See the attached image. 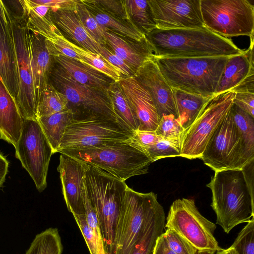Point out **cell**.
<instances>
[{
    "mask_svg": "<svg viewBox=\"0 0 254 254\" xmlns=\"http://www.w3.org/2000/svg\"><path fill=\"white\" fill-rule=\"evenodd\" d=\"M230 57H154V59L172 88L209 97L214 95Z\"/></svg>",
    "mask_w": 254,
    "mask_h": 254,
    "instance_id": "cell-2",
    "label": "cell"
},
{
    "mask_svg": "<svg viewBox=\"0 0 254 254\" xmlns=\"http://www.w3.org/2000/svg\"><path fill=\"white\" fill-rule=\"evenodd\" d=\"M29 46L34 97L37 109L38 103L49 83L53 58L47 49L45 38L37 33L29 31Z\"/></svg>",
    "mask_w": 254,
    "mask_h": 254,
    "instance_id": "cell-19",
    "label": "cell"
},
{
    "mask_svg": "<svg viewBox=\"0 0 254 254\" xmlns=\"http://www.w3.org/2000/svg\"><path fill=\"white\" fill-rule=\"evenodd\" d=\"M156 29L204 27L200 0H148Z\"/></svg>",
    "mask_w": 254,
    "mask_h": 254,
    "instance_id": "cell-15",
    "label": "cell"
},
{
    "mask_svg": "<svg viewBox=\"0 0 254 254\" xmlns=\"http://www.w3.org/2000/svg\"><path fill=\"white\" fill-rule=\"evenodd\" d=\"M73 216L84 237L90 254H98V240L100 237L97 236L93 229L88 225L84 215Z\"/></svg>",
    "mask_w": 254,
    "mask_h": 254,
    "instance_id": "cell-42",
    "label": "cell"
},
{
    "mask_svg": "<svg viewBox=\"0 0 254 254\" xmlns=\"http://www.w3.org/2000/svg\"><path fill=\"white\" fill-rule=\"evenodd\" d=\"M50 14L54 24L76 45L98 54L100 44L96 42L83 25L75 10H52Z\"/></svg>",
    "mask_w": 254,
    "mask_h": 254,
    "instance_id": "cell-21",
    "label": "cell"
},
{
    "mask_svg": "<svg viewBox=\"0 0 254 254\" xmlns=\"http://www.w3.org/2000/svg\"><path fill=\"white\" fill-rule=\"evenodd\" d=\"M15 51L19 83L16 104L23 120H37L26 12L20 0H0Z\"/></svg>",
    "mask_w": 254,
    "mask_h": 254,
    "instance_id": "cell-5",
    "label": "cell"
},
{
    "mask_svg": "<svg viewBox=\"0 0 254 254\" xmlns=\"http://www.w3.org/2000/svg\"><path fill=\"white\" fill-rule=\"evenodd\" d=\"M75 11L84 28L98 44L107 47L105 31L81 0H77Z\"/></svg>",
    "mask_w": 254,
    "mask_h": 254,
    "instance_id": "cell-36",
    "label": "cell"
},
{
    "mask_svg": "<svg viewBox=\"0 0 254 254\" xmlns=\"http://www.w3.org/2000/svg\"><path fill=\"white\" fill-rule=\"evenodd\" d=\"M164 235L176 254H196V252L184 238L173 230L167 229Z\"/></svg>",
    "mask_w": 254,
    "mask_h": 254,
    "instance_id": "cell-41",
    "label": "cell"
},
{
    "mask_svg": "<svg viewBox=\"0 0 254 254\" xmlns=\"http://www.w3.org/2000/svg\"><path fill=\"white\" fill-rule=\"evenodd\" d=\"M93 0L95 3L107 12L124 20L131 21L127 11L124 0Z\"/></svg>",
    "mask_w": 254,
    "mask_h": 254,
    "instance_id": "cell-45",
    "label": "cell"
},
{
    "mask_svg": "<svg viewBox=\"0 0 254 254\" xmlns=\"http://www.w3.org/2000/svg\"><path fill=\"white\" fill-rule=\"evenodd\" d=\"M147 153L153 162L164 158L180 157L181 147L161 137L148 149Z\"/></svg>",
    "mask_w": 254,
    "mask_h": 254,
    "instance_id": "cell-39",
    "label": "cell"
},
{
    "mask_svg": "<svg viewBox=\"0 0 254 254\" xmlns=\"http://www.w3.org/2000/svg\"><path fill=\"white\" fill-rule=\"evenodd\" d=\"M233 104L254 118V93L235 92Z\"/></svg>",
    "mask_w": 254,
    "mask_h": 254,
    "instance_id": "cell-46",
    "label": "cell"
},
{
    "mask_svg": "<svg viewBox=\"0 0 254 254\" xmlns=\"http://www.w3.org/2000/svg\"><path fill=\"white\" fill-rule=\"evenodd\" d=\"M49 82L65 96L68 100L67 108L72 111L73 120L102 118L125 127L115 110L109 94L79 83L53 60Z\"/></svg>",
    "mask_w": 254,
    "mask_h": 254,
    "instance_id": "cell-7",
    "label": "cell"
},
{
    "mask_svg": "<svg viewBox=\"0 0 254 254\" xmlns=\"http://www.w3.org/2000/svg\"><path fill=\"white\" fill-rule=\"evenodd\" d=\"M206 186L212 192L211 206L216 215V223L225 233L254 217V199L241 169L215 172Z\"/></svg>",
    "mask_w": 254,
    "mask_h": 254,
    "instance_id": "cell-3",
    "label": "cell"
},
{
    "mask_svg": "<svg viewBox=\"0 0 254 254\" xmlns=\"http://www.w3.org/2000/svg\"><path fill=\"white\" fill-rule=\"evenodd\" d=\"M98 50L99 55L118 68L121 71L123 77L134 76L135 71L125 61L115 55L108 47L100 45Z\"/></svg>",
    "mask_w": 254,
    "mask_h": 254,
    "instance_id": "cell-43",
    "label": "cell"
},
{
    "mask_svg": "<svg viewBox=\"0 0 254 254\" xmlns=\"http://www.w3.org/2000/svg\"><path fill=\"white\" fill-rule=\"evenodd\" d=\"M115 110L123 126L133 133L139 128L137 119L118 82L113 81L108 90Z\"/></svg>",
    "mask_w": 254,
    "mask_h": 254,
    "instance_id": "cell-31",
    "label": "cell"
},
{
    "mask_svg": "<svg viewBox=\"0 0 254 254\" xmlns=\"http://www.w3.org/2000/svg\"><path fill=\"white\" fill-rule=\"evenodd\" d=\"M161 137L155 131L137 130L126 142L147 155L148 149Z\"/></svg>",
    "mask_w": 254,
    "mask_h": 254,
    "instance_id": "cell-40",
    "label": "cell"
},
{
    "mask_svg": "<svg viewBox=\"0 0 254 254\" xmlns=\"http://www.w3.org/2000/svg\"><path fill=\"white\" fill-rule=\"evenodd\" d=\"M62 252L59 231L50 228L36 236L25 254H62Z\"/></svg>",
    "mask_w": 254,
    "mask_h": 254,
    "instance_id": "cell-34",
    "label": "cell"
},
{
    "mask_svg": "<svg viewBox=\"0 0 254 254\" xmlns=\"http://www.w3.org/2000/svg\"><path fill=\"white\" fill-rule=\"evenodd\" d=\"M165 225V213L157 201L148 212L131 254H153L157 238L162 234Z\"/></svg>",
    "mask_w": 254,
    "mask_h": 254,
    "instance_id": "cell-28",
    "label": "cell"
},
{
    "mask_svg": "<svg viewBox=\"0 0 254 254\" xmlns=\"http://www.w3.org/2000/svg\"><path fill=\"white\" fill-rule=\"evenodd\" d=\"M184 129L178 119L173 115H164L159 121L156 130L157 134L181 147Z\"/></svg>",
    "mask_w": 254,
    "mask_h": 254,
    "instance_id": "cell-37",
    "label": "cell"
},
{
    "mask_svg": "<svg viewBox=\"0 0 254 254\" xmlns=\"http://www.w3.org/2000/svg\"><path fill=\"white\" fill-rule=\"evenodd\" d=\"M178 119L184 130L196 119L206 102L212 96L205 97L173 89Z\"/></svg>",
    "mask_w": 254,
    "mask_h": 254,
    "instance_id": "cell-29",
    "label": "cell"
},
{
    "mask_svg": "<svg viewBox=\"0 0 254 254\" xmlns=\"http://www.w3.org/2000/svg\"><path fill=\"white\" fill-rule=\"evenodd\" d=\"M68 44L81 59L82 63L104 74L114 82H118L123 77L118 68L99 54L86 50L69 40Z\"/></svg>",
    "mask_w": 254,
    "mask_h": 254,
    "instance_id": "cell-33",
    "label": "cell"
},
{
    "mask_svg": "<svg viewBox=\"0 0 254 254\" xmlns=\"http://www.w3.org/2000/svg\"><path fill=\"white\" fill-rule=\"evenodd\" d=\"M8 165L7 159L0 153V187L5 181L8 172Z\"/></svg>",
    "mask_w": 254,
    "mask_h": 254,
    "instance_id": "cell-51",
    "label": "cell"
},
{
    "mask_svg": "<svg viewBox=\"0 0 254 254\" xmlns=\"http://www.w3.org/2000/svg\"><path fill=\"white\" fill-rule=\"evenodd\" d=\"M153 254H176L169 246L164 233L157 238Z\"/></svg>",
    "mask_w": 254,
    "mask_h": 254,
    "instance_id": "cell-49",
    "label": "cell"
},
{
    "mask_svg": "<svg viewBox=\"0 0 254 254\" xmlns=\"http://www.w3.org/2000/svg\"><path fill=\"white\" fill-rule=\"evenodd\" d=\"M2 14V8H1V3H0V16Z\"/></svg>",
    "mask_w": 254,
    "mask_h": 254,
    "instance_id": "cell-54",
    "label": "cell"
},
{
    "mask_svg": "<svg viewBox=\"0 0 254 254\" xmlns=\"http://www.w3.org/2000/svg\"><path fill=\"white\" fill-rule=\"evenodd\" d=\"M138 121V130L155 131L160 118L147 91L134 76L122 77L118 81Z\"/></svg>",
    "mask_w": 254,
    "mask_h": 254,
    "instance_id": "cell-18",
    "label": "cell"
},
{
    "mask_svg": "<svg viewBox=\"0 0 254 254\" xmlns=\"http://www.w3.org/2000/svg\"><path fill=\"white\" fill-rule=\"evenodd\" d=\"M204 26L221 36L254 40V5L248 0H200Z\"/></svg>",
    "mask_w": 254,
    "mask_h": 254,
    "instance_id": "cell-9",
    "label": "cell"
},
{
    "mask_svg": "<svg viewBox=\"0 0 254 254\" xmlns=\"http://www.w3.org/2000/svg\"><path fill=\"white\" fill-rule=\"evenodd\" d=\"M130 20L146 36L156 29L148 0H124Z\"/></svg>",
    "mask_w": 254,
    "mask_h": 254,
    "instance_id": "cell-32",
    "label": "cell"
},
{
    "mask_svg": "<svg viewBox=\"0 0 254 254\" xmlns=\"http://www.w3.org/2000/svg\"><path fill=\"white\" fill-rule=\"evenodd\" d=\"M254 43L251 42L249 48L243 53L228 59L214 95L231 90L248 75L254 73Z\"/></svg>",
    "mask_w": 254,
    "mask_h": 254,
    "instance_id": "cell-23",
    "label": "cell"
},
{
    "mask_svg": "<svg viewBox=\"0 0 254 254\" xmlns=\"http://www.w3.org/2000/svg\"><path fill=\"white\" fill-rule=\"evenodd\" d=\"M231 247L238 254H254V217L240 232Z\"/></svg>",
    "mask_w": 254,
    "mask_h": 254,
    "instance_id": "cell-38",
    "label": "cell"
},
{
    "mask_svg": "<svg viewBox=\"0 0 254 254\" xmlns=\"http://www.w3.org/2000/svg\"><path fill=\"white\" fill-rule=\"evenodd\" d=\"M73 119V114L68 108L49 116L37 119L52 148L54 154L58 152L66 128Z\"/></svg>",
    "mask_w": 254,
    "mask_h": 254,
    "instance_id": "cell-30",
    "label": "cell"
},
{
    "mask_svg": "<svg viewBox=\"0 0 254 254\" xmlns=\"http://www.w3.org/2000/svg\"><path fill=\"white\" fill-rule=\"evenodd\" d=\"M85 165L84 183L97 213L105 248L108 254H114L116 225L128 186L125 182L85 163Z\"/></svg>",
    "mask_w": 254,
    "mask_h": 254,
    "instance_id": "cell-6",
    "label": "cell"
},
{
    "mask_svg": "<svg viewBox=\"0 0 254 254\" xmlns=\"http://www.w3.org/2000/svg\"><path fill=\"white\" fill-rule=\"evenodd\" d=\"M239 142L238 128L230 109L213 133L200 159L214 172L237 169Z\"/></svg>",
    "mask_w": 254,
    "mask_h": 254,
    "instance_id": "cell-14",
    "label": "cell"
},
{
    "mask_svg": "<svg viewBox=\"0 0 254 254\" xmlns=\"http://www.w3.org/2000/svg\"><path fill=\"white\" fill-rule=\"evenodd\" d=\"M52 58L55 63L79 83L109 94V88L114 81L104 74L72 58L62 56Z\"/></svg>",
    "mask_w": 254,
    "mask_h": 254,
    "instance_id": "cell-25",
    "label": "cell"
},
{
    "mask_svg": "<svg viewBox=\"0 0 254 254\" xmlns=\"http://www.w3.org/2000/svg\"><path fill=\"white\" fill-rule=\"evenodd\" d=\"M235 92L229 91L214 95L204 105L199 115L183 133L180 157L200 158L213 133L233 104Z\"/></svg>",
    "mask_w": 254,
    "mask_h": 254,
    "instance_id": "cell-10",
    "label": "cell"
},
{
    "mask_svg": "<svg viewBox=\"0 0 254 254\" xmlns=\"http://www.w3.org/2000/svg\"><path fill=\"white\" fill-rule=\"evenodd\" d=\"M165 226L184 238L196 254H215L222 249L214 236L216 225L199 212L193 199L175 200L170 207Z\"/></svg>",
    "mask_w": 254,
    "mask_h": 254,
    "instance_id": "cell-8",
    "label": "cell"
},
{
    "mask_svg": "<svg viewBox=\"0 0 254 254\" xmlns=\"http://www.w3.org/2000/svg\"><path fill=\"white\" fill-rule=\"evenodd\" d=\"M134 77L150 94L160 119L169 115L177 118L172 88L162 74L154 56L144 62Z\"/></svg>",
    "mask_w": 254,
    "mask_h": 254,
    "instance_id": "cell-16",
    "label": "cell"
},
{
    "mask_svg": "<svg viewBox=\"0 0 254 254\" xmlns=\"http://www.w3.org/2000/svg\"><path fill=\"white\" fill-rule=\"evenodd\" d=\"M157 201L153 192L127 188L116 228L114 254H131L146 215Z\"/></svg>",
    "mask_w": 254,
    "mask_h": 254,
    "instance_id": "cell-11",
    "label": "cell"
},
{
    "mask_svg": "<svg viewBox=\"0 0 254 254\" xmlns=\"http://www.w3.org/2000/svg\"><path fill=\"white\" fill-rule=\"evenodd\" d=\"M155 57H230L243 53L230 38L205 27L155 29L146 36Z\"/></svg>",
    "mask_w": 254,
    "mask_h": 254,
    "instance_id": "cell-1",
    "label": "cell"
},
{
    "mask_svg": "<svg viewBox=\"0 0 254 254\" xmlns=\"http://www.w3.org/2000/svg\"><path fill=\"white\" fill-rule=\"evenodd\" d=\"M82 195L86 220L97 236L98 237L102 236L97 213L88 197L84 183V179Z\"/></svg>",
    "mask_w": 254,
    "mask_h": 254,
    "instance_id": "cell-44",
    "label": "cell"
},
{
    "mask_svg": "<svg viewBox=\"0 0 254 254\" xmlns=\"http://www.w3.org/2000/svg\"><path fill=\"white\" fill-rule=\"evenodd\" d=\"M57 170L67 208L72 215H84L82 190L85 174V163L61 154Z\"/></svg>",
    "mask_w": 254,
    "mask_h": 254,
    "instance_id": "cell-17",
    "label": "cell"
},
{
    "mask_svg": "<svg viewBox=\"0 0 254 254\" xmlns=\"http://www.w3.org/2000/svg\"><path fill=\"white\" fill-rule=\"evenodd\" d=\"M105 32L114 33L136 42L146 39V36L131 21L124 20L103 10L93 0H81Z\"/></svg>",
    "mask_w": 254,
    "mask_h": 254,
    "instance_id": "cell-26",
    "label": "cell"
},
{
    "mask_svg": "<svg viewBox=\"0 0 254 254\" xmlns=\"http://www.w3.org/2000/svg\"><path fill=\"white\" fill-rule=\"evenodd\" d=\"M0 77L16 103L19 91L16 58L9 27L3 10L0 16Z\"/></svg>",
    "mask_w": 254,
    "mask_h": 254,
    "instance_id": "cell-20",
    "label": "cell"
},
{
    "mask_svg": "<svg viewBox=\"0 0 254 254\" xmlns=\"http://www.w3.org/2000/svg\"><path fill=\"white\" fill-rule=\"evenodd\" d=\"M133 133L118 123L102 118L74 120L67 127L58 152L79 149L110 141H126Z\"/></svg>",
    "mask_w": 254,
    "mask_h": 254,
    "instance_id": "cell-13",
    "label": "cell"
},
{
    "mask_svg": "<svg viewBox=\"0 0 254 254\" xmlns=\"http://www.w3.org/2000/svg\"><path fill=\"white\" fill-rule=\"evenodd\" d=\"M234 92H251L254 93V73L248 75L231 90Z\"/></svg>",
    "mask_w": 254,
    "mask_h": 254,
    "instance_id": "cell-50",
    "label": "cell"
},
{
    "mask_svg": "<svg viewBox=\"0 0 254 254\" xmlns=\"http://www.w3.org/2000/svg\"><path fill=\"white\" fill-rule=\"evenodd\" d=\"M125 182L135 176L147 174L152 163L143 152L126 141H110L79 149L59 152Z\"/></svg>",
    "mask_w": 254,
    "mask_h": 254,
    "instance_id": "cell-4",
    "label": "cell"
},
{
    "mask_svg": "<svg viewBox=\"0 0 254 254\" xmlns=\"http://www.w3.org/2000/svg\"><path fill=\"white\" fill-rule=\"evenodd\" d=\"M68 100L65 96L49 83L38 103L37 118L66 110Z\"/></svg>",
    "mask_w": 254,
    "mask_h": 254,
    "instance_id": "cell-35",
    "label": "cell"
},
{
    "mask_svg": "<svg viewBox=\"0 0 254 254\" xmlns=\"http://www.w3.org/2000/svg\"><path fill=\"white\" fill-rule=\"evenodd\" d=\"M241 170L243 172L251 196L254 199V159L247 164Z\"/></svg>",
    "mask_w": 254,
    "mask_h": 254,
    "instance_id": "cell-48",
    "label": "cell"
},
{
    "mask_svg": "<svg viewBox=\"0 0 254 254\" xmlns=\"http://www.w3.org/2000/svg\"><path fill=\"white\" fill-rule=\"evenodd\" d=\"M23 123L14 99L0 77V139L14 147L21 135Z\"/></svg>",
    "mask_w": 254,
    "mask_h": 254,
    "instance_id": "cell-24",
    "label": "cell"
},
{
    "mask_svg": "<svg viewBox=\"0 0 254 254\" xmlns=\"http://www.w3.org/2000/svg\"><path fill=\"white\" fill-rule=\"evenodd\" d=\"M36 4L49 7L52 10L76 9L77 0H32Z\"/></svg>",
    "mask_w": 254,
    "mask_h": 254,
    "instance_id": "cell-47",
    "label": "cell"
},
{
    "mask_svg": "<svg viewBox=\"0 0 254 254\" xmlns=\"http://www.w3.org/2000/svg\"><path fill=\"white\" fill-rule=\"evenodd\" d=\"M105 36L107 47L135 71L145 60L154 56L147 39L139 42L108 31Z\"/></svg>",
    "mask_w": 254,
    "mask_h": 254,
    "instance_id": "cell-22",
    "label": "cell"
},
{
    "mask_svg": "<svg viewBox=\"0 0 254 254\" xmlns=\"http://www.w3.org/2000/svg\"><path fill=\"white\" fill-rule=\"evenodd\" d=\"M239 134L237 169L254 159V118L233 104L230 109Z\"/></svg>",
    "mask_w": 254,
    "mask_h": 254,
    "instance_id": "cell-27",
    "label": "cell"
},
{
    "mask_svg": "<svg viewBox=\"0 0 254 254\" xmlns=\"http://www.w3.org/2000/svg\"><path fill=\"white\" fill-rule=\"evenodd\" d=\"M98 254H108L105 248L102 236L100 237L98 240Z\"/></svg>",
    "mask_w": 254,
    "mask_h": 254,
    "instance_id": "cell-52",
    "label": "cell"
},
{
    "mask_svg": "<svg viewBox=\"0 0 254 254\" xmlns=\"http://www.w3.org/2000/svg\"><path fill=\"white\" fill-rule=\"evenodd\" d=\"M15 157L27 171L39 192L47 187L52 148L37 120H24L19 139L14 146Z\"/></svg>",
    "mask_w": 254,
    "mask_h": 254,
    "instance_id": "cell-12",
    "label": "cell"
},
{
    "mask_svg": "<svg viewBox=\"0 0 254 254\" xmlns=\"http://www.w3.org/2000/svg\"><path fill=\"white\" fill-rule=\"evenodd\" d=\"M216 254H238L234 248L230 246L227 249H221Z\"/></svg>",
    "mask_w": 254,
    "mask_h": 254,
    "instance_id": "cell-53",
    "label": "cell"
}]
</instances>
